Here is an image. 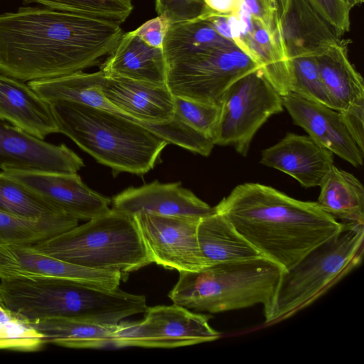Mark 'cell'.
I'll list each match as a JSON object with an SVG mask.
<instances>
[{
    "label": "cell",
    "mask_w": 364,
    "mask_h": 364,
    "mask_svg": "<svg viewBox=\"0 0 364 364\" xmlns=\"http://www.w3.org/2000/svg\"><path fill=\"white\" fill-rule=\"evenodd\" d=\"M123 33L110 20L21 6L0 14V73L31 82L82 71L108 56Z\"/></svg>",
    "instance_id": "1"
},
{
    "label": "cell",
    "mask_w": 364,
    "mask_h": 364,
    "mask_svg": "<svg viewBox=\"0 0 364 364\" xmlns=\"http://www.w3.org/2000/svg\"><path fill=\"white\" fill-rule=\"evenodd\" d=\"M214 208L263 257L284 271L344 226L316 202L296 200L256 183L237 186Z\"/></svg>",
    "instance_id": "2"
},
{
    "label": "cell",
    "mask_w": 364,
    "mask_h": 364,
    "mask_svg": "<svg viewBox=\"0 0 364 364\" xmlns=\"http://www.w3.org/2000/svg\"><path fill=\"white\" fill-rule=\"evenodd\" d=\"M50 105L59 132L116 173H146L168 144L121 113L68 101Z\"/></svg>",
    "instance_id": "3"
},
{
    "label": "cell",
    "mask_w": 364,
    "mask_h": 364,
    "mask_svg": "<svg viewBox=\"0 0 364 364\" xmlns=\"http://www.w3.org/2000/svg\"><path fill=\"white\" fill-rule=\"evenodd\" d=\"M284 270L264 257L180 272L168 293L173 304L217 314L262 304L271 306Z\"/></svg>",
    "instance_id": "4"
},
{
    "label": "cell",
    "mask_w": 364,
    "mask_h": 364,
    "mask_svg": "<svg viewBox=\"0 0 364 364\" xmlns=\"http://www.w3.org/2000/svg\"><path fill=\"white\" fill-rule=\"evenodd\" d=\"M32 245L70 263L123 275L152 263L134 218L112 208L106 214Z\"/></svg>",
    "instance_id": "5"
},
{
    "label": "cell",
    "mask_w": 364,
    "mask_h": 364,
    "mask_svg": "<svg viewBox=\"0 0 364 364\" xmlns=\"http://www.w3.org/2000/svg\"><path fill=\"white\" fill-rule=\"evenodd\" d=\"M363 253L364 224L344 223L339 233L282 272L264 312V325L286 319L318 299L361 264Z\"/></svg>",
    "instance_id": "6"
},
{
    "label": "cell",
    "mask_w": 364,
    "mask_h": 364,
    "mask_svg": "<svg viewBox=\"0 0 364 364\" xmlns=\"http://www.w3.org/2000/svg\"><path fill=\"white\" fill-rule=\"evenodd\" d=\"M162 49L172 95L219 107L232 84L259 68L235 44L209 46L167 34Z\"/></svg>",
    "instance_id": "7"
},
{
    "label": "cell",
    "mask_w": 364,
    "mask_h": 364,
    "mask_svg": "<svg viewBox=\"0 0 364 364\" xmlns=\"http://www.w3.org/2000/svg\"><path fill=\"white\" fill-rule=\"evenodd\" d=\"M213 136L215 145L231 146L246 156L258 129L283 110L282 96L259 68L239 78L225 92Z\"/></svg>",
    "instance_id": "8"
},
{
    "label": "cell",
    "mask_w": 364,
    "mask_h": 364,
    "mask_svg": "<svg viewBox=\"0 0 364 364\" xmlns=\"http://www.w3.org/2000/svg\"><path fill=\"white\" fill-rule=\"evenodd\" d=\"M133 218L152 263L179 272H197L208 266L197 237L201 218L144 212Z\"/></svg>",
    "instance_id": "9"
},
{
    "label": "cell",
    "mask_w": 364,
    "mask_h": 364,
    "mask_svg": "<svg viewBox=\"0 0 364 364\" xmlns=\"http://www.w3.org/2000/svg\"><path fill=\"white\" fill-rule=\"evenodd\" d=\"M140 321H124V347L171 348L211 342L220 333L209 324L210 316L173 304L148 307Z\"/></svg>",
    "instance_id": "10"
},
{
    "label": "cell",
    "mask_w": 364,
    "mask_h": 364,
    "mask_svg": "<svg viewBox=\"0 0 364 364\" xmlns=\"http://www.w3.org/2000/svg\"><path fill=\"white\" fill-rule=\"evenodd\" d=\"M36 193L61 213L89 220L107 213L112 199L90 189L76 173L4 170Z\"/></svg>",
    "instance_id": "11"
},
{
    "label": "cell",
    "mask_w": 364,
    "mask_h": 364,
    "mask_svg": "<svg viewBox=\"0 0 364 364\" xmlns=\"http://www.w3.org/2000/svg\"><path fill=\"white\" fill-rule=\"evenodd\" d=\"M232 41L251 58L281 96L290 92L289 59L281 29L272 31L243 4L230 16Z\"/></svg>",
    "instance_id": "12"
},
{
    "label": "cell",
    "mask_w": 364,
    "mask_h": 364,
    "mask_svg": "<svg viewBox=\"0 0 364 364\" xmlns=\"http://www.w3.org/2000/svg\"><path fill=\"white\" fill-rule=\"evenodd\" d=\"M16 277L65 279L114 290L123 274L70 263L41 253L32 245H0V279Z\"/></svg>",
    "instance_id": "13"
},
{
    "label": "cell",
    "mask_w": 364,
    "mask_h": 364,
    "mask_svg": "<svg viewBox=\"0 0 364 364\" xmlns=\"http://www.w3.org/2000/svg\"><path fill=\"white\" fill-rule=\"evenodd\" d=\"M83 161L64 144L54 145L0 119V168L76 173Z\"/></svg>",
    "instance_id": "14"
},
{
    "label": "cell",
    "mask_w": 364,
    "mask_h": 364,
    "mask_svg": "<svg viewBox=\"0 0 364 364\" xmlns=\"http://www.w3.org/2000/svg\"><path fill=\"white\" fill-rule=\"evenodd\" d=\"M282 98L294 124L308 136L353 166L363 165L364 153L350 135L338 111L292 92Z\"/></svg>",
    "instance_id": "15"
},
{
    "label": "cell",
    "mask_w": 364,
    "mask_h": 364,
    "mask_svg": "<svg viewBox=\"0 0 364 364\" xmlns=\"http://www.w3.org/2000/svg\"><path fill=\"white\" fill-rule=\"evenodd\" d=\"M111 203L112 208L132 217L144 212L203 218L215 212L214 207L178 182L161 183L155 181L140 187H129L115 196Z\"/></svg>",
    "instance_id": "16"
},
{
    "label": "cell",
    "mask_w": 364,
    "mask_h": 364,
    "mask_svg": "<svg viewBox=\"0 0 364 364\" xmlns=\"http://www.w3.org/2000/svg\"><path fill=\"white\" fill-rule=\"evenodd\" d=\"M102 92L125 117L144 127L168 122L173 116V95L166 85L106 75Z\"/></svg>",
    "instance_id": "17"
},
{
    "label": "cell",
    "mask_w": 364,
    "mask_h": 364,
    "mask_svg": "<svg viewBox=\"0 0 364 364\" xmlns=\"http://www.w3.org/2000/svg\"><path fill=\"white\" fill-rule=\"evenodd\" d=\"M260 163L279 170L305 188L319 186L333 166V154L309 136L288 133L264 149Z\"/></svg>",
    "instance_id": "18"
},
{
    "label": "cell",
    "mask_w": 364,
    "mask_h": 364,
    "mask_svg": "<svg viewBox=\"0 0 364 364\" xmlns=\"http://www.w3.org/2000/svg\"><path fill=\"white\" fill-rule=\"evenodd\" d=\"M277 1L288 59L316 55L341 39L307 0Z\"/></svg>",
    "instance_id": "19"
},
{
    "label": "cell",
    "mask_w": 364,
    "mask_h": 364,
    "mask_svg": "<svg viewBox=\"0 0 364 364\" xmlns=\"http://www.w3.org/2000/svg\"><path fill=\"white\" fill-rule=\"evenodd\" d=\"M0 119L42 140L59 132L50 105L28 84L1 73Z\"/></svg>",
    "instance_id": "20"
},
{
    "label": "cell",
    "mask_w": 364,
    "mask_h": 364,
    "mask_svg": "<svg viewBox=\"0 0 364 364\" xmlns=\"http://www.w3.org/2000/svg\"><path fill=\"white\" fill-rule=\"evenodd\" d=\"M100 70L107 75L166 85L163 49L149 46L133 31L123 33Z\"/></svg>",
    "instance_id": "21"
},
{
    "label": "cell",
    "mask_w": 364,
    "mask_h": 364,
    "mask_svg": "<svg viewBox=\"0 0 364 364\" xmlns=\"http://www.w3.org/2000/svg\"><path fill=\"white\" fill-rule=\"evenodd\" d=\"M45 343L71 348H123L124 322L98 324L67 318H50L28 323Z\"/></svg>",
    "instance_id": "22"
},
{
    "label": "cell",
    "mask_w": 364,
    "mask_h": 364,
    "mask_svg": "<svg viewBox=\"0 0 364 364\" xmlns=\"http://www.w3.org/2000/svg\"><path fill=\"white\" fill-rule=\"evenodd\" d=\"M315 57L332 109L343 110L364 96L363 79L349 60L346 42L340 39Z\"/></svg>",
    "instance_id": "23"
},
{
    "label": "cell",
    "mask_w": 364,
    "mask_h": 364,
    "mask_svg": "<svg viewBox=\"0 0 364 364\" xmlns=\"http://www.w3.org/2000/svg\"><path fill=\"white\" fill-rule=\"evenodd\" d=\"M200 252L208 265L263 257L221 214L201 218L197 228Z\"/></svg>",
    "instance_id": "24"
},
{
    "label": "cell",
    "mask_w": 364,
    "mask_h": 364,
    "mask_svg": "<svg viewBox=\"0 0 364 364\" xmlns=\"http://www.w3.org/2000/svg\"><path fill=\"white\" fill-rule=\"evenodd\" d=\"M105 77L101 70L92 73L78 71L58 77L31 81L28 85L49 105L68 101L122 114L102 92Z\"/></svg>",
    "instance_id": "25"
},
{
    "label": "cell",
    "mask_w": 364,
    "mask_h": 364,
    "mask_svg": "<svg viewBox=\"0 0 364 364\" xmlns=\"http://www.w3.org/2000/svg\"><path fill=\"white\" fill-rule=\"evenodd\" d=\"M319 186L316 203L323 211L343 223L364 224V188L355 176L333 165Z\"/></svg>",
    "instance_id": "26"
},
{
    "label": "cell",
    "mask_w": 364,
    "mask_h": 364,
    "mask_svg": "<svg viewBox=\"0 0 364 364\" xmlns=\"http://www.w3.org/2000/svg\"><path fill=\"white\" fill-rule=\"evenodd\" d=\"M78 225V220L58 215L25 218L0 210V245H34Z\"/></svg>",
    "instance_id": "27"
},
{
    "label": "cell",
    "mask_w": 364,
    "mask_h": 364,
    "mask_svg": "<svg viewBox=\"0 0 364 364\" xmlns=\"http://www.w3.org/2000/svg\"><path fill=\"white\" fill-rule=\"evenodd\" d=\"M0 210L31 218L65 215L36 193L2 171L0 172Z\"/></svg>",
    "instance_id": "28"
},
{
    "label": "cell",
    "mask_w": 364,
    "mask_h": 364,
    "mask_svg": "<svg viewBox=\"0 0 364 364\" xmlns=\"http://www.w3.org/2000/svg\"><path fill=\"white\" fill-rule=\"evenodd\" d=\"M55 10L65 11L124 23L132 13V0H23Z\"/></svg>",
    "instance_id": "29"
},
{
    "label": "cell",
    "mask_w": 364,
    "mask_h": 364,
    "mask_svg": "<svg viewBox=\"0 0 364 364\" xmlns=\"http://www.w3.org/2000/svg\"><path fill=\"white\" fill-rule=\"evenodd\" d=\"M289 71L290 92L331 108L321 80L315 55L289 58Z\"/></svg>",
    "instance_id": "30"
},
{
    "label": "cell",
    "mask_w": 364,
    "mask_h": 364,
    "mask_svg": "<svg viewBox=\"0 0 364 364\" xmlns=\"http://www.w3.org/2000/svg\"><path fill=\"white\" fill-rule=\"evenodd\" d=\"M174 114L192 129L211 137L215 132L220 107L185 97L173 96Z\"/></svg>",
    "instance_id": "31"
},
{
    "label": "cell",
    "mask_w": 364,
    "mask_h": 364,
    "mask_svg": "<svg viewBox=\"0 0 364 364\" xmlns=\"http://www.w3.org/2000/svg\"><path fill=\"white\" fill-rule=\"evenodd\" d=\"M36 343L34 330L14 314L0 322V349L31 351Z\"/></svg>",
    "instance_id": "32"
},
{
    "label": "cell",
    "mask_w": 364,
    "mask_h": 364,
    "mask_svg": "<svg viewBox=\"0 0 364 364\" xmlns=\"http://www.w3.org/2000/svg\"><path fill=\"white\" fill-rule=\"evenodd\" d=\"M158 15L167 18L171 24L197 19L204 10L203 0H155Z\"/></svg>",
    "instance_id": "33"
},
{
    "label": "cell",
    "mask_w": 364,
    "mask_h": 364,
    "mask_svg": "<svg viewBox=\"0 0 364 364\" xmlns=\"http://www.w3.org/2000/svg\"><path fill=\"white\" fill-rule=\"evenodd\" d=\"M330 25L336 35L341 36L350 29V11L343 0H307Z\"/></svg>",
    "instance_id": "34"
},
{
    "label": "cell",
    "mask_w": 364,
    "mask_h": 364,
    "mask_svg": "<svg viewBox=\"0 0 364 364\" xmlns=\"http://www.w3.org/2000/svg\"><path fill=\"white\" fill-rule=\"evenodd\" d=\"M338 112L350 135L364 153V96Z\"/></svg>",
    "instance_id": "35"
},
{
    "label": "cell",
    "mask_w": 364,
    "mask_h": 364,
    "mask_svg": "<svg viewBox=\"0 0 364 364\" xmlns=\"http://www.w3.org/2000/svg\"><path fill=\"white\" fill-rule=\"evenodd\" d=\"M171 23L163 15L151 18L133 32L150 47L162 48Z\"/></svg>",
    "instance_id": "36"
},
{
    "label": "cell",
    "mask_w": 364,
    "mask_h": 364,
    "mask_svg": "<svg viewBox=\"0 0 364 364\" xmlns=\"http://www.w3.org/2000/svg\"><path fill=\"white\" fill-rule=\"evenodd\" d=\"M250 15L272 31L280 28L277 0H241Z\"/></svg>",
    "instance_id": "37"
},
{
    "label": "cell",
    "mask_w": 364,
    "mask_h": 364,
    "mask_svg": "<svg viewBox=\"0 0 364 364\" xmlns=\"http://www.w3.org/2000/svg\"><path fill=\"white\" fill-rule=\"evenodd\" d=\"M203 11L218 14H232L237 11L240 0H203Z\"/></svg>",
    "instance_id": "38"
},
{
    "label": "cell",
    "mask_w": 364,
    "mask_h": 364,
    "mask_svg": "<svg viewBox=\"0 0 364 364\" xmlns=\"http://www.w3.org/2000/svg\"><path fill=\"white\" fill-rule=\"evenodd\" d=\"M364 0H343L349 9L363 4Z\"/></svg>",
    "instance_id": "39"
}]
</instances>
